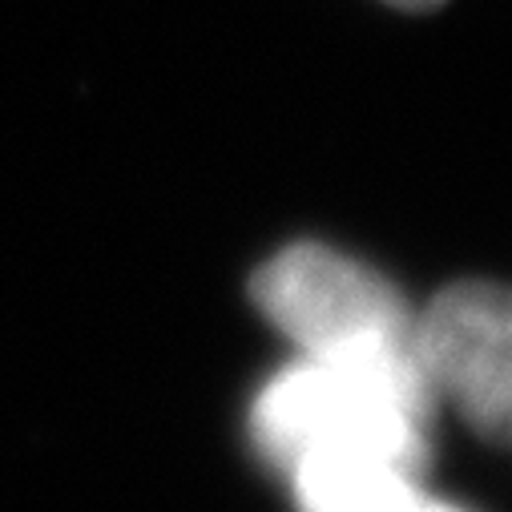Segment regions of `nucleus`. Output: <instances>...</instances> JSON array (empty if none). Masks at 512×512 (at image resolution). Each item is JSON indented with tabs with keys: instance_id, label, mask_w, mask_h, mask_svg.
<instances>
[{
	"instance_id": "obj_1",
	"label": "nucleus",
	"mask_w": 512,
	"mask_h": 512,
	"mask_svg": "<svg viewBox=\"0 0 512 512\" xmlns=\"http://www.w3.org/2000/svg\"><path fill=\"white\" fill-rule=\"evenodd\" d=\"M250 299L307 359L388 379L424 408H440L420 363L416 311L371 267L319 242H295L250 279Z\"/></svg>"
},
{
	"instance_id": "obj_2",
	"label": "nucleus",
	"mask_w": 512,
	"mask_h": 512,
	"mask_svg": "<svg viewBox=\"0 0 512 512\" xmlns=\"http://www.w3.org/2000/svg\"><path fill=\"white\" fill-rule=\"evenodd\" d=\"M436 412L388 379L307 359L283 367L250 408V440L275 472L319 460H379L428 472Z\"/></svg>"
},
{
	"instance_id": "obj_3",
	"label": "nucleus",
	"mask_w": 512,
	"mask_h": 512,
	"mask_svg": "<svg viewBox=\"0 0 512 512\" xmlns=\"http://www.w3.org/2000/svg\"><path fill=\"white\" fill-rule=\"evenodd\" d=\"M416 335L436 404L488 444H512V287L452 283L416 311Z\"/></svg>"
},
{
	"instance_id": "obj_4",
	"label": "nucleus",
	"mask_w": 512,
	"mask_h": 512,
	"mask_svg": "<svg viewBox=\"0 0 512 512\" xmlns=\"http://www.w3.org/2000/svg\"><path fill=\"white\" fill-rule=\"evenodd\" d=\"M299 512H460L432 500L420 476L379 460H319L291 472Z\"/></svg>"
},
{
	"instance_id": "obj_5",
	"label": "nucleus",
	"mask_w": 512,
	"mask_h": 512,
	"mask_svg": "<svg viewBox=\"0 0 512 512\" xmlns=\"http://www.w3.org/2000/svg\"><path fill=\"white\" fill-rule=\"evenodd\" d=\"M396 9H412V13H424V9H436V5H444V0H392Z\"/></svg>"
}]
</instances>
